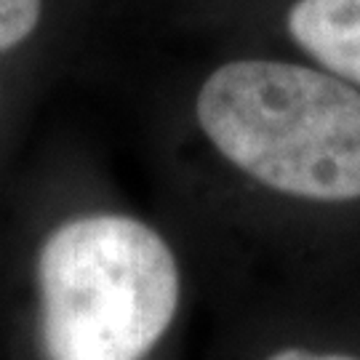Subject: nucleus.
<instances>
[{"label":"nucleus","instance_id":"obj_1","mask_svg":"<svg viewBox=\"0 0 360 360\" xmlns=\"http://www.w3.org/2000/svg\"><path fill=\"white\" fill-rule=\"evenodd\" d=\"M206 139L230 166L312 203L360 200V91L328 70L238 59L195 99Z\"/></svg>","mask_w":360,"mask_h":360},{"label":"nucleus","instance_id":"obj_2","mask_svg":"<svg viewBox=\"0 0 360 360\" xmlns=\"http://www.w3.org/2000/svg\"><path fill=\"white\" fill-rule=\"evenodd\" d=\"M38 285L49 360H144L181 296L166 238L123 214L59 224L40 248Z\"/></svg>","mask_w":360,"mask_h":360},{"label":"nucleus","instance_id":"obj_3","mask_svg":"<svg viewBox=\"0 0 360 360\" xmlns=\"http://www.w3.org/2000/svg\"><path fill=\"white\" fill-rule=\"evenodd\" d=\"M288 32L328 72L360 89V0H296Z\"/></svg>","mask_w":360,"mask_h":360},{"label":"nucleus","instance_id":"obj_4","mask_svg":"<svg viewBox=\"0 0 360 360\" xmlns=\"http://www.w3.org/2000/svg\"><path fill=\"white\" fill-rule=\"evenodd\" d=\"M43 0H0V56L16 51L35 35Z\"/></svg>","mask_w":360,"mask_h":360},{"label":"nucleus","instance_id":"obj_5","mask_svg":"<svg viewBox=\"0 0 360 360\" xmlns=\"http://www.w3.org/2000/svg\"><path fill=\"white\" fill-rule=\"evenodd\" d=\"M267 360H360L358 355L349 352H318V349H304V347H285L281 352L270 355Z\"/></svg>","mask_w":360,"mask_h":360}]
</instances>
